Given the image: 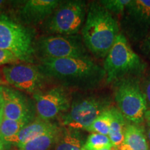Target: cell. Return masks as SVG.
Listing matches in <instances>:
<instances>
[{"label":"cell","mask_w":150,"mask_h":150,"mask_svg":"<svg viewBox=\"0 0 150 150\" xmlns=\"http://www.w3.org/2000/svg\"><path fill=\"white\" fill-rule=\"evenodd\" d=\"M38 67L46 78L67 90L90 91L106 83L103 67L90 57L41 59Z\"/></svg>","instance_id":"1"},{"label":"cell","mask_w":150,"mask_h":150,"mask_svg":"<svg viewBox=\"0 0 150 150\" xmlns=\"http://www.w3.org/2000/svg\"><path fill=\"white\" fill-rule=\"evenodd\" d=\"M120 33L119 21L99 1L87 7L81 37L87 50L97 58H105Z\"/></svg>","instance_id":"2"},{"label":"cell","mask_w":150,"mask_h":150,"mask_svg":"<svg viewBox=\"0 0 150 150\" xmlns=\"http://www.w3.org/2000/svg\"><path fill=\"white\" fill-rule=\"evenodd\" d=\"M103 68L108 84L124 78H140L147 70V64L135 53L120 32L105 57Z\"/></svg>","instance_id":"3"},{"label":"cell","mask_w":150,"mask_h":150,"mask_svg":"<svg viewBox=\"0 0 150 150\" xmlns=\"http://www.w3.org/2000/svg\"><path fill=\"white\" fill-rule=\"evenodd\" d=\"M34 34L29 29L5 14H0V49L13 54L19 61H34Z\"/></svg>","instance_id":"4"},{"label":"cell","mask_w":150,"mask_h":150,"mask_svg":"<svg viewBox=\"0 0 150 150\" xmlns=\"http://www.w3.org/2000/svg\"><path fill=\"white\" fill-rule=\"evenodd\" d=\"M140 78H124L113 83L117 108L127 122L138 125L145 120L147 110L145 95L140 88Z\"/></svg>","instance_id":"5"},{"label":"cell","mask_w":150,"mask_h":150,"mask_svg":"<svg viewBox=\"0 0 150 150\" xmlns=\"http://www.w3.org/2000/svg\"><path fill=\"white\" fill-rule=\"evenodd\" d=\"M112 102L108 95H89L76 98L68 110L60 117L62 125L86 130L102 112L111 107Z\"/></svg>","instance_id":"6"},{"label":"cell","mask_w":150,"mask_h":150,"mask_svg":"<svg viewBox=\"0 0 150 150\" xmlns=\"http://www.w3.org/2000/svg\"><path fill=\"white\" fill-rule=\"evenodd\" d=\"M86 13L87 6L84 1H61L47 20V31L53 35H77L83 28Z\"/></svg>","instance_id":"7"},{"label":"cell","mask_w":150,"mask_h":150,"mask_svg":"<svg viewBox=\"0 0 150 150\" xmlns=\"http://www.w3.org/2000/svg\"><path fill=\"white\" fill-rule=\"evenodd\" d=\"M35 53L41 59L90 57L80 35H51L41 37L35 43Z\"/></svg>","instance_id":"8"},{"label":"cell","mask_w":150,"mask_h":150,"mask_svg":"<svg viewBox=\"0 0 150 150\" xmlns=\"http://www.w3.org/2000/svg\"><path fill=\"white\" fill-rule=\"evenodd\" d=\"M119 24L126 38L140 45L150 31V0H131Z\"/></svg>","instance_id":"9"},{"label":"cell","mask_w":150,"mask_h":150,"mask_svg":"<svg viewBox=\"0 0 150 150\" xmlns=\"http://www.w3.org/2000/svg\"><path fill=\"white\" fill-rule=\"evenodd\" d=\"M38 117L51 121L61 117L70 108L72 100L68 90L56 86L46 91H39L33 94Z\"/></svg>","instance_id":"10"},{"label":"cell","mask_w":150,"mask_h":150,"mask_svg":"<svg viewBox=\"0 0 150 150\" xmlns=\"http://www.w3.org/2000/svg\"><path fill=\"white\" fill-rule=\"evenodd\" d=\"M6 81L16 88L34 94L41 91L46 77L38 67L31 64H16L2 70Z\"/></svg>","instance_id":"11"},{"label":"cell","mask_w":150,"mask_h":150,"mask_svg":"<svg viewBox=\"0 0 150 150\" xmlns=\"http://www.w3.org/2000/svg\"><path fill=\"white\" fill-rule=\"evenodd\" d=\"M1 91L4 99V118L28 124L33 121L36 113L34 102L16 89L1 86Z\"/></svg>","instance_id":"12"},{"label":"cell","mask_w":150,"mask_h":150,"mask_svg":"<svg viewBox=\"0 0 150 150\" xmlns=\"http://www.w3.org/2000/svg\"><path fill=\"white\" fill-rule=\"evenodd\" d=\"M61 1L58 0H28L19 9L22 22L28 24H38L50 18Z\"/></svg>","instance_id":"13"},{"label":"cell","mask_w":150,"mask_h":150,"mask_svg":"<svg viewBox=\"0 0 150 150\" xmlns=\"http://www.w3.org/2000/svg\"><path fill=\"white\" fill-rule=\"evenodd\" d=\"M56 124L37 117L31 123L24 127L16 135L6 140L4 143L7 147L15 145L17 147L47 132L54 128Z\"/></svg>","instance_id":"14"},{"label":"cell","mask_w":150,"mask_h":150,"mask_svg":"<svg viewBox=\"0 0 150 150\" xmlns=\"http://www.w3.org/2000/svg\"><path fill=\"white\" fill-rule=\"evenodd\" d=\"M63 127L56 125L47 132L18 146V150H48L59 140Z\"/></svg>","instance_id":"15"},{"label":"cell","mask_w":150,"mask_h":150,"mask_svg":"<svg viewBox=\"0 0 150 150\" xmlns=\"http://www.w3.org/2000/svg\"><path fill=\"white\" fill-rule=\"evenodd\" d=\"M110 110L111 113V120L108 138H110L112 145L119 147L124 143L127 121L117 107L112 106L110 108Z\"/></svg>","instance_id":"16"},{"label":"cell","mask_w":150,"mask_h":150,"mask_svg":"<svg viewBox=\"0 0 150 150\" xmlns=\"http://www.w3.org/2000/svg\"><path fill=\"white\" fill-rule=\"evenodd\" d=\"M124 144L131 150H149L144 129L138 125L127 123Z\"/></svg>","instance_id":"17"},{"label":"cell","mask_w":150,"mask_h":150,"mask_svg":"<svg viewBox=\"0 0 150 150\" xmlns=\"http://www.w3.org/2000/svg\"><path fill=\"white\" fill-rule=\"evenodd\" d=\"M83 147V140L79 131L64 127L56 143L55 150H84Z\"/></svg>","instance_id":"18"},{"label":"cell","mask_w":150,"mask_h":150,"mask_svg":"<svg viewBox=\"0 0 150 150\" xmlns=\"http://www.w3.org/2000/svg\"><path fill=\"white\" fill-rule=\"evenodd\" d=\"M28 123L22 121L12 120L2 118L0 123V139L4 142L11 137L16 135Z\"/></svg>","instance_id":"19"},{"label":"cell","mask_w":150,"mask_h":150,"mask_svg":"<svg viewBox=\"0 0 150 150\" xmlns=\"http://www.w3.org/2000/svg\"><path fill=\"white\" fill-rule=\"evenodd\" d=\"M110 120H111V113H110V108H108L102 112L92 123L91 126L86 130L91 133H97L108 136Z\"/></svg>","instance_id":"20"},{"label":"cell","mask_w":150,"mask_h":150,"mask_svg":"<svg viewBox=\"0 0 150 150\" xmlns=\"http://www.w3.org/2000/svg\"><path fill=\"white\" fill-rule=\"evenodd\" d=\"M112 144L108 136L92 133L84 143V150H102L112 147Z\"/></svg>","instance_id":"21"},{"label":"cell","mask_w":150,"mask_h":150,"mask_svg":"<svg viewBox=\"0 0 150 150\" xmlns=\"http://www.w3.org/2000/svg\"><path fill=\"white\" fill-rule=\"evenodd\" d=\"M131 0H101L99 1L111 14L122 16Z\"/></svg>","instance_id":"22"},{"label":"cell","mask_w":150,"mask_h":150,"mask_svg":"<svg viewBox=\"0 0 150 150\" xmlns=\"http://www.w3.org/2000/svg\"><path fill=\"white\" fill-rule=\"evenodd\" d=\"M140 83L147 102V110H150V69L146 70L140 79Z\"/></svg>","instance_id":"23"},{"label":"cell","mask_w":150,"mask_h":150,"mask_svg":"<svg viewBox=\"0 0 150 150\" xmlns=\"http://www.w3.org/2000/svg\"><path fill=\"white\" fill-rule=\"evenodd\" d=\"M18 61L19 60L11 52L0 49V65L13 64Z\"/></svg>","instance_id":"24"},{"label":"cell","mask_w":150,"mask_h":150,"mask_svg":"<svg viewBox=\"0 0 150 150\" xmlns=\"http://www.w3.org/2000/svg\"><path fill=\"white\" fill-rule=\"evenodd\" d=\"M141 53L147 59L150 60V31L148 35L139 45Z\"/></svg>","instance_id":"25"},{"label":"cell","mask_w":150,"mask_h":150,"mask_svg":"<svg viewBox=\"0 0 150 150\" xmlns=\"http://www.w3.org/2000/svg\"><path fill=\"white\" fill-rule=\"evenodd\" d=\"M1 86H0V122L3 118V112H4V99L1 94Z\"/></svg>","instance_id":"26"},{"label":"cell","mask_w":150,"mask_h":150,"mask_svg":"<svg viewBox=\"0 0 150 150\" xmlns=\"http://www.w3.org/2000/svg\"><path fill=\"white\" fill-rule=\"evenodd\" d=\"M145 120L147 122V124H150V110H147L146 111Z\"/></svg>","instance_id":"27"},{"label":"cell","mask_w":150,"mask_h":150,"mask_svg":"<svg viewBox=\"0 0 150 150\" xmlns=\"http://www.w3.org/2000/svg\"><path fill=\"white\" fill-rule=\"evenodd\" d=\"M117 150H131L128 146L125 145V144H122L119 147H117Z\"/></svg>","instance_id":"28"},{"label":"cell","mask_w":150,"mask_h":150,"mask_svg":"<svg viewBox=\"0 0 150 150\" xmlns=\"http://www.w3.org/2000/svg\"><path fill=\"white\" fill-rule=\"evenodd\" d=\"M6 147H7L6 145L2 140L0 139V150H6Z\"/></svg>","instance_id":"29"},{"label":"cell","mask_w":150,"mask_h":150,"mask_svg":"<svg viewBox=\"0 0 150 150\" xmlns=\"http://www.w3.org/2000/svg\"><path fill=\"white\" fill-rule=\"evenodd\" d=\"M147 137L150 141V124H147Z\"/></svg>","instance_id":"30"},{"label":"cell","mask_w":150,"mask_h":150,"mask_svg":"<svg viewBox=\"0 0 150 150\" xmlns=\"http://www.w3.org/2000/svg\"><path fill=\"white\" fill-rule=\"evenodd\" d=\"M102 150H117V147H115V146H112L109 148H106V149H103Z\"/></svg>","instance_id":"31"},{"label":"cell","mask_w":150,"mask_h":150,"mask_svg":"<svg viewBox=\"0 0 150 150\" xmlns=\"http://www.w3.org/2000/svg\"><path fill=\"white\" fill-rule=\"evenodd\" d=\"M4 2V1H1V0H0V11H1V9H2V6H3Z\"/></svg>","instance_id":"32"},{"label":"cell","mask_w":150,"mask_h":150,"mask_svg":"<svg viewBox=\"0 0 150 150\" xmlns=\"http://www.w3.org/2000/svg\"><path fill=\"white\" fill-rule=\"evenodd\" d=\"M1 84H2V80H1V78L0 77V86H1Z\"/></svg>","instance_id":"33"},{"label":"cell","mask_w":150,"mask_h":150,"mask_svg":"<svg viewBox=\"0 0 150 150\" xmlns=\"http://www.w3.org/2000/svg\"><path fill=\"white\" fill-rule=\"evenodd\" d=\"M11 150H18V149H11Z\"/></svg>","instance_id":"34"},{"label":"cell","mask_w":150,"mask_h":150,"mask_svg":"<svg viewBox=\"0 0 150 150\" xmlns=\"http://www.w3.org/2000/svg\"><path fill=\"white\" fill-rule=\"evenodd\" d=\"M0 123H1V122H0Z\"/></svg>","instance_id":"35"}]
</instances>
